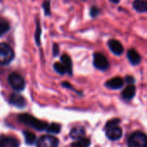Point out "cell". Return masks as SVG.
Instances as JSON below:
<instances>
[{
	"label": "cell",
	"mask_w": 147,
	"mask_h": 147,
	"mask_svg": "<svg viewBox=\"0 0 147 147\" xmlns=\"http://www.w3.org/2000/svg\"><path fill=\"white\" fill-rule=\"evenodd\" d=\"M18 119H19V121H21L24 125H29V126H30V127L37 130V131H43L48 126V125L45 122L41 121V120L36 119L35 117H33L30 114H27V113L20 114L18 116Z\"/></svg>",
	"instance_id": "obj_1"
},
{
	"label": "cell",
	"mask_w": 147,
	"mask_h": 147,
	"mask_svg": "<svg viewBox=\"0 0 147 147\" xmlns=\"http://www.w3.org/2000/svg\"><path fill=\"white\" fill-rule=\"evenodd\" d=\"M14 55V51L10 45L6 43H0V64H9L13 60Z\"/></svg>",
	"instance_id": "obj_2"
},
{
	"label": "cell",
	"mask_w": 147,
	"mask_h": 147,
	"mask_svg": "<svg viewBox=\"0 0 147 147\" xmlns=\"http://www.w3.org/2000/svg\"><path fill=\"white\" fill-rule=\"evenodd\" d=\"M147 136L141 132L136 131L131 134L128 139V147H146Z\"/></svg>",
	"instance_id": "obj_3"
},
{
	"label": "cell",
	"mask_w": 147,
	"mask_h": 147,
	"mask_svg": "<svg viewBox=\"0 0 147 147\" xmlns=\"http://www.w3.org/2000/svg\"><path fill=\"white\" fill-rule=\"evenodd\" d=\"M8 82L15 91H22L25 88V82L24 78L18 73L11 74L8 77Z\"/></svg>",
	"instance_id": "obj_4"
},
{
	"label": "cell",
	"mask_w": 147,
	"mask_h": 147,
	"mask_svg": "<svg viewBox=\"0 0 147 147\" xmlns=\"http://www.w3.org/2000/svg\"><path fill=\"white\" fill-rule=\"evenodd\" d=\"M94 65L96 68L102 71H106L109 67V62L107 57L99 52H96L94 55Z\"/></svg>",
	"instance_id": "obj_5"
},
{
	"label": "cell",
	"mask_w": 147,
	"mask_h": 147,
	"mask_svg": "<svg viewBox=\"0 0 147 147\" xmlns=\"http://www.w3.org/2000/svg\"><path fill=\"white\" fill-rule=\"evenodd\" d=\"M58 139L50 135H44L41 137L36 143L37 147H57Z\"/></svg>",
	"instance_id": "obj_6"
},
{
	"label": "cell",
	"mask_w": 147,
	"mask_h": 147,
	"mask_svg": "<svg viewBox=\"0 0 147 147\" xmlns=\"http://www.w3.org/2000/svg\"><path fill=\"white\" fill-rule=\"evenodd\" d=\"M19 141L11 136L1 135L0 136V147H18Z\"/></svg>",
	"instance_id": "obj_7"
},
{
	"label": "cell",
	"mask_w": 147,
	"mask_h": 147,
	"mask_svg": "<svg viewBox=\"0 0 147 147\" xmlns=\"http://www.w3.org/2000/svg\"><path fill=\"white\" fill-rule=\"evenodd\" d=\"M109 49L116 55H120L124 52V47L120 42L115 39H110L107 42Z\"/></svg>",
	"instance_id": "obj_8"
},
{
	"label": "cell",
	"mask_w": 147,
	"mask_h": 147,
	"mask_svg": "<svg viewBox=\"0 0 147 147\" xmlns=\"http://www.w3.org/2000/svg\"><path fill=\"white\" fill-rule=\"evenodd\" d=\"M10 103L13 105L14 107H17L18 108H24L26 106V100L25 99L19 94L14 93L10 97Z\"/></svg>",
	"instance_id": "obj_9"
},
{
	"label": "cell",
	"mask_w": 147,
	"mask_h": 147,
	"mask_svg": "<svg viewBox=\"0 0 147 147\" xmlns=\"http://www.w3.org/2000/svg\"><path fill=\"white\" fill-rule=\"evenodd\" d=\"M107 137L110 140H118L122 137V130L120 127L116 126L107 130Z\"/></svg>",
	"instance_id": "obj_10"
},
{
	"label": "cell",
	"mask_w": 147,
	"mask_h": 147,
	"mask_svg": "<svg viewBox=\"0 0 147 147\" xmlns=\"http://www.w3.org/2000/svg\"><path fill=\"white\" fill-rule=\"evenodd\" d=\"M132 7L137 12L145 13L147 12V0H134Z\"/></svg>",
	"instance_id": "obj_11"
},
{
	"label": "cell",
	"mask_w": 147,
	"mask_h": 147,
	"mask_svg": "<svg viewBox=\"0 0 147 147\" xmlns=\"http://www.w3.org/2000/svg\"><path fill=\"white\" fill-rule=\"evenodd\" d=\"M84 135H85V130L83 127L82 126H76V127H74L71 131H70V133H69V136L74 138V139H76V140H79V139H82L84 138Z\"/></svg>",
	"instance_id": "obj_12"
},
{
	"label": "cell",
	"mask_w": 147,
	"mask_h": 147,
	"mask_svg": "<svg viewBox=\"0 0 147 147\" xmlns=\"http://www.w3.org/2000/svg\"><path fill=\"white\" fill-rule=\"evenodd\" d=\"M127 58H128V60L130 61V62L132 65H138V64H139V62L141 61L140 55L134 49H131L128 50Z\"/></svg>",
	"instance_id": "obj_13"
},
{
	"label": "cell",
	"mask_w": 147,
	"mask_h": 147,
	"mask_svg": "<svg viewBox=\"0 0 147 147\" xmlns=\"http://www.w3.org/2000/svg\"><path fill=\"white\" fill-rule=\"evenodd\" d=\"M124 85V81L120 77L113 78L106 82V86L111 89H119Z\"/></svg>",
	"instance_id": "obj_14"
},
{
	"label": "cell",
	"mask_w": 147,
	"mask_h": 147,
	"mask_svg": "<svg viewBox=\"0 0 147 147\" xmlns=\"http://www.w3.org/2000/svg\"><path fill=\"white\" fill-rule=\"evenodd\" d=\"M135 94H136L135 86L134 85H129L122 92V97L126 100H130L135 96Z\"/></svg>",
	"instance_id": "obj_15"
},
{
	"label": "cell",
	"mask_w": 147,
	"mask_h": 147,
	"mask_svg": "<svg viewBox=\"0 0 147 147\" xmlns=\"http://www.w3.org/2000/svg\"><path fill=\"white\" fill-rule=\"evenodd\" d=\"M61 63L65 66L66 69H67V72L69 74V75H72V70H73V64H72V60L71 58L67 55V54H64L61 55Z\"/></svg>",
	"instance_id": "obj_16"
},
{
	"label": "cell",
	"mask_w": 147,
	"mask_h": 147,
	"mask_svg": "<svg viewBox=\"0 0 147 147\" xmlns=\"http://www.w3.org/2000/svg\"><path fill=\"white\" fill-rule=\"evenodd\" d=\"M10 29H11V25L9 22L3 18H0V37L5 33H7L10 30Z\"/></svg>",
	"instance_id": "obj_17"
},
{
	"label": "cell",
	"mask_w": 147,
	"mask_h": 147,
	"mask_svg": "<svg viewBox=\"0 0 147 147\" xmlns=\"http://www.w3.org/2000/svg\"><path fill=\"white\" fill-rule=\"evenodd\" d=\"M24 136L25 142H26L27 144H33L36 142V135L33 132H31V131H24Z\"/></svg>",
	"instance_id": "obj_18"
},
{
	"label": "cell",
	"mask_w": 147,
	"mask_h": 147,
	"mask_svg": "<svg viewBox=\"0 0 147 147\" xmlns=\"http://www.w3.org/2000/svg\"><path fill=\"white\" fill-rule=\"evenodd\" d=\"M90 145V140L88 138H82L76 140L71 144V147H88Z\"/></svg>",
	"instance_id": "obj_19"
},
{
	"label": "cell",
	"mask_w": 147,
	"mask_h": 147,
	"mask_svg": "<svg viewBox=\"0 0 147 147\" xmlns=\"http://www.w3.org/2000/svg\"><path fill=\"white\" fill-rule=\"evenodd\" d=\"M41 34H42V28L40 24V21L37 19L36 20V33H35V41L37 46L41 45Z\"/></svg>",
	"instance_id": "obj_20"
},
{
	"label": "cell",
	"mask_w": 147,
	"mask_h": 147,
	"mask_svg": "<svg viewBox=\"0 0 147 147\" xmlns=\"http://www.w3.org/2000/svg\"><path fill=\"white\" fill-rule=\"evenodd\" d=\"M61 126L60 124H56V123H51L50 125H49L46 128L47 131L49 132V133H59L61 131Z\"/></svg>",
	"instance_id": "obj_21"
},
{
	"label": "cell",
	"mask_w": 147,
	"mask_h": 147,
	"mask_svg": "<svg viewBox=\"0 0 147 147\" xmlns=\"http://www.w3.org/2000/svg\"><path fill=\"white\" fill-rule=\"evenodd\" d=\"M43 11H44V15L47 17L51 16V8H50V0H44L42 5Z\"/></svg>",
	"instance_id": "obj_22"
},
{
	"label": "cell",
	"mask_w": 147,
	"mask_h": 147,
	"mask_svg": "<svg viewBox=\"0 0 147 147\" xmlns=\"http://www.w3.org/2000/svg\"><path fill=\"white\" fill-rule=\"evenodd\" d=\"M54 68L60 75H63V74L67 73V69L61 62H55L54 64Z\"/></svg>",
	"instance_id": "obj_23"
},
{
	"label": "cell",
	"mask_w": 147,
	"mask_h": 147,
	"mask_svg": "<svg viewBox=\"0 0 147 147\" xmlns=\"http://www.w3.org/2000/svg\"><path fill=\"white\" fill-rule=\"evenodd\" d=\"M119 123H120V119H112L111 120H109V121L106 124L105 128H106V130H108V129L116 127Z\"/></svg>",
	"instance_id": "obj_24"
},
{
	"label": "cell",
	"mask_w": 147,
	"mask_h": 147,
	"mask_svg": "<svg viewBox=\"0 0 147 147\" xmlns=\"http://www.w3.org/2000/svg\"><path fill=\"white\" fill-rule=\"evenodd\" d=\"M100 14V8H98L96 6H92L91 7V9H90V16H91V18H95Z\"/></svg>",
	"instance_id": "obj_25"
},
{
	"label": "cell",
	"mask_w": 147,
	"mask_h": 147,
	"mask_svg": "<svg viewBox=\"0 0 147 147\" xmlns=\"http://www.w3.org/2000/svg\"><path fill=\"white\" fill-rule=\"evenodd\" d=\"M58 54H59V46H58V44L54 43V45H53V55L55 56H56Z\"/></svg>",
	"instance_id": "obj_26"
},
{
	"label": "cell",
	"mask_w": 147,
	"mask_h": 147,
	"mask_svg": "<svg viewBox=\"0 0 147 147\" xmlns=\"http://www.w3.org/2000/svg\"><path fill=\"white\" fill-rule=\"evenodd\" d=\"M125 82L129 84V85H132L134 82V78L132 76H127L125 78Z\"/></svg>",
	"instance_id": "obj_27"
},
{
	"label": "cell",
	"mask_w": 147,
	"mask_h": 147,
	"mask_svg": "<svg viewBox=\"0 0 147 147\" xmlns=\"http://www.w3.org/2000/svg\"><path fill=\"white\" fill-rule=\"evenodd\" d=\"M62 87H64V88H72V86L68 83V82H62Z\"/></svg>",
	"instance_id": "obj_28"
},
{
	"label": "cell",
	"mask_w": 147,
	"mask_h": 147,
	"mask_svg": "<svg viewBox=\"0 0 147 147\" xmlns=\"http://www.w3.org/2000/svg\"><path fill=\"white\" fill-rule=\"evenodd\" d=\"M109 1H110L111 3H113V4L117 5V4H119V3L120 2V0H109Z\"/></svg>",
	"instance_id": "obj_29"
},
{
	"label": "cell",
	"mask_w": 147,
	"mask_h": 147,
	"mask_svg": "<svg viewBox=\"0 0 147 147\" xmlns=\"http://www.w3.org/2000/svg\"><path fill=\"white\" fill-rule=\"evenodd\" d=\"M82 1H86V0H82Z\"/></svg>",
	"instance_id": "obj_30"
},
{
	"label": "cell",
	"mask_w": 147,
	"mask_h": 147,
	"mask_svg": "<svg viewBox=\"0 0 147 147\" xmlns=\"http://www.w3.org/2000/svg\"><path fill=\"white\" fill-rule=\"evenodd\" d=\"M146 147H147V146H146Z\"/></svg>",
	"instance_id": "obj_31"
}]
</instances>
